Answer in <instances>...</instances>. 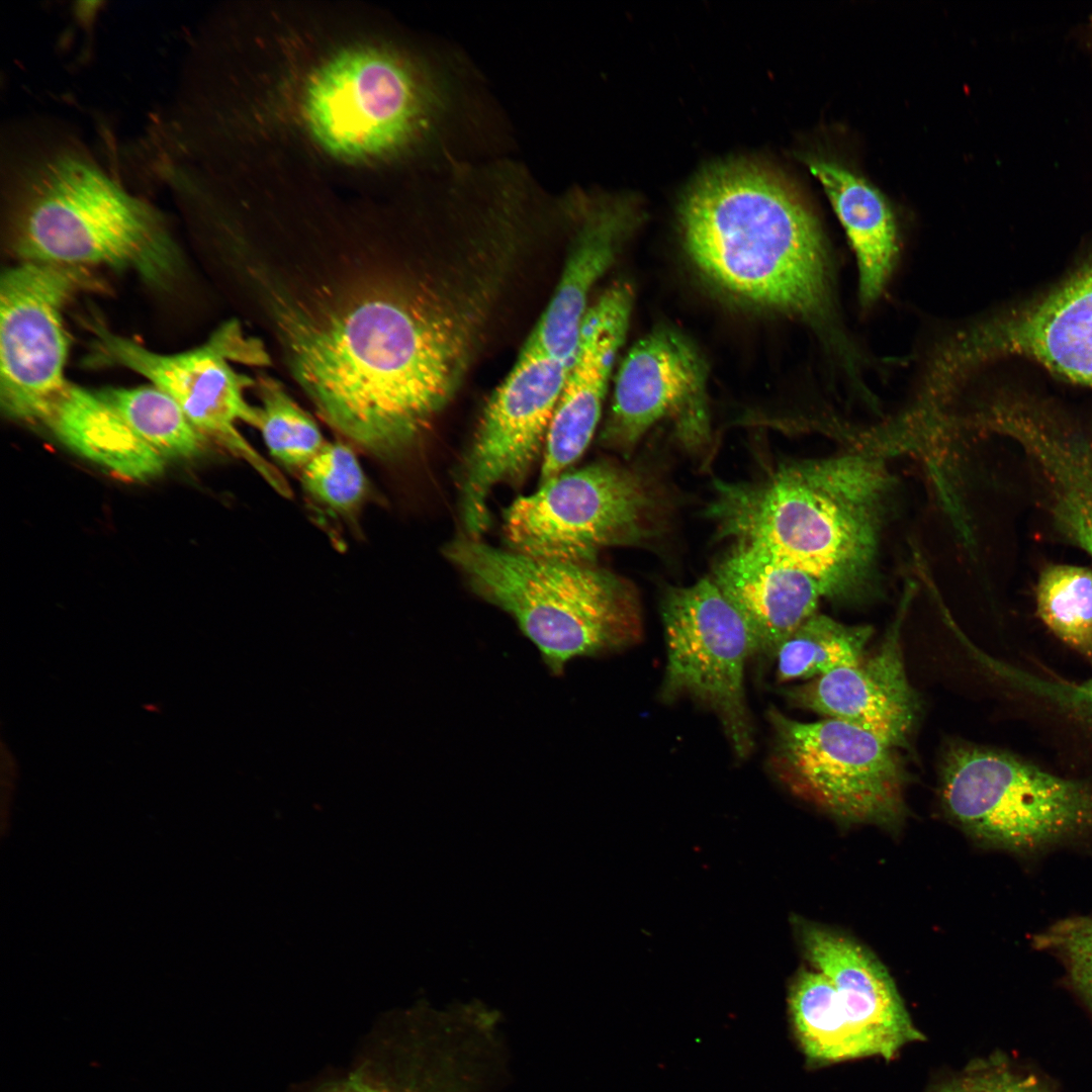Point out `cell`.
<instances>
[{
	"mask_svg": "<svg viewBox=\"0 0 1092 1092\" xmlns=\"http://www.w3.org/2000/svg\"><path fill=\"white\" fill-rule=\"evenodd\" d=\"M805 952L834 986L841 1007L874 1056L891 1059L905 1044L921 1040L886 968L867 948L834 930L801 926Z\"/></svg>",
	"mask_w": 1092,
	"mask_h": 1092,
	"instance_id": "cell-19",
	"label": "cell"
},
{
	"mask_svg": "<svg viewBox=\"0 0 1092 1092\" xmlns=\"http://www.w3.org/2000/svg\"><path fill=\"white\" fill-rule=\"evenodd\" d=\"M299 474L304 491L340 515L359 510L369 492V482L357 455L342 441H328Z\"/></svg>",
	"mask_w": 1092,
	"mask_h": 1092,
	"instance_id": "cell-29",
	"label": "cell"
},
{
	"mask_svg": "<svg viewBox=\"0 0 1092 1092\" xmlns=\"http://www.w3.org/2000/svg\"><path fill=\"white\" fill-rule=\"evenodd\" d=\"M35 423L121 478L144 481L164 470V458L97 391L70 381L44 403Z\"/></svg>",
	"mask_w": 1092,
	"mask_h": 1092,
	"instance_id": "cell-22",
	"label": "cell"
},
{
	"mask_svg": "<svg viewBox=\"0 0 1092 1092\" xmlns=\"http://www.w3.org/2000/svg\"><path fill=\"white\" fill-rule=\"evenodd\" d=\"M998 431L1021 447L1060 533L1092 556V432L1027 398L1003 411Z\"/></svg>",
	"mask_w": 1092,
	"mask_h": 1092,
	"instance_id": "cell-18",
	"label": "cell"
},
{
	"mask_svg": "<svg viewBox=\"0 0 1092 1092\" xmlns=\"http://www.w3.org/2000/svg\"><path fill=\"white\" fill-rule=\"evenodd\" d=\"M679 218L688 255L720 291L818 327L832 324L824 236L783 179L751 164L719 166L689 190Z\"/></svg>",
	"mask_w": 1092,
	"mask_h": 1092,
	"instance_id": "cell-3",
	"label": "cell"
},
{
	"mask_svg": "<svg viewBox=\"0 0 1092 1092\" xmlns=\"http://www.w3.org/2000/svg\"><path fill=\"white\" fill-rule=\"evenodd\" d=\"M444 552L476 596L512 617L555 676L573 659L614 653L641 639L635 589L604 568L539 559L465 534Z\"/></svg>",
	"mask_w": 1092,
	"mask_h": 1092,
	"instance_id": "cell-5",
	"label": "cell"
},
{
	"mask_svg": "<svg viewBox=\"0 0 1092 1092\" xmlns=\"http://www.w3.org/2000/svg\"><path fill=\"white\" fill-rule=\"evenodd\" d=\"M1033 941L1063 965L1070 983L1092 1010V913L1059 920Z\"/></svg>",
	"mask_w": 1092,
	"mask_h": 1092,
	"instance_id": "cell-30",
	"label": "cell"
},
{
	"mask_svg": "<svg viewBox=\"0 0 1092 1092\" xmlns=\"http://www.w3.org/2000/svg\"><path fill=\"white\" fill-rule=\"evenodd\" d=\"M261 405L255 426L276 462L300 472L327 444L320 427L275 380L258 384Z\"/></svg>",
	"mask_w": 1092,
	"mask_h": 1092,
	"instance_id": "cell-28",
	"label": "cell"
},
{
	"mask_svg": "<svg viewBox=\"0 0 1092 1092\" xmlns=\"http://www.w3.org/2000/svg\"><path fill=\"white\" fill-rule=\"evenodd\" d=\"M1 186L21 261L131 271L157 287L180 255L162 213L131 194L72 133L25 122L2 146Z\"/></svg>",
	"mask_w": 1092,
	"mask_h": 1092,
	"instance_id": "cell-2",
	"label": "cell"
},
{
	"mask_svg": "<svg viewBox=\"0 0 1092 1092\" xmlns=\"http://www.w3.org/2000/svg\"><path fill=\"white\" fill-rule=\"evenodd\" d=\"M96 282L89 268L20 261L0 280V403L7 417L35 423L69 381L67 303Z\"/></svg>",
	"mask_w": 1092,
	"mask_h": 1092,
	"instance_id": "cell-12",
	"label": "cell"
},
{
	"mask_svg": "<svg viewBox=\"0 0 1092 1092\" xmlns=\"http://www.w3.org/2000/svg\"><path fill=\"white\" fill-rule=\"evenodd\" d=\"M93 332L100 358L151 380L179 404L206 440L246 460L279 493H290L282 475L238 431L242 422L256 426L258 408L245 398V390L254 381L237 373L229 360L263 364L267 356L259 343L244 337L237 324L225 325L201 347L176 354L151 351L99 324Z\"/></svg>",
	"mask_w": 1092,
	"mask_h": 1092,
	"instance_id": "cell-10",
	"label": "cell"
},
{
	"mask_svg": "<svg viewBox=\"0 0 1092 1092\" xmlns=\"http://www.w3.org/2000/svg\"><path fill=\"white\" fill-rule=\"evenodd\" d=\"M770 763L795 794L850 823L892 825L905 809L906 774L897 748L849 723L794 720L768 711Z\"/></svg>",
	"mask_w": 1092,
	"mask_h": 1092,
	"instance_id": "cell-9",
	"label": "cell"
},
{
	"mask_svg": "<svg viewBox=\"0 0 1092 1092\" xmlns=\"http://www.w3.org/2000/svg\"><path fill=\"white\" fill-rule=\"evenodd\" d=\"M873 633L871 626L847 625L815 613L779 648L778 680H810L855 665L866 657Z\"/></svg>",
	"mask_w": 1092,
	"mask_h": 1092,
	"instance_id": "cell-25",
	"label": "cell"
},
{
	"mask_svg": "<svg viewBox=\"0 0 1092 1092\" xmlns=\"http://www.w3.org/2000/svg\"><path fill=\"white\" fill-rule=\"evenodd\" d=\"M634 218L633 210L622 202L588 211L551 300L523 349L572 364L590 292L614 263Z\"/></svg>",
	"mask_w": 1092,
	"mask_h": 1092,
	"instance_id": "cell-21",
	"label": "cell"
},
{
	"mask_svg": "<svg viewBox=\"0 0 1092 1092\" xmlns=\"http://www.w3.org/2000/svg\"><path fill=\"white\" fill-rule=\"evenodd\" d=\"M713 580L743 619L753 655L768 658L828 599L813 575L743 545L718 564Z\"/></svg>",
	"mask_w": 1092,
	"mask_h": 1092,
	"instance_id": "cell-20",
	"label": "cell"
},
{
	"mask_svg": "<svg viewBox=\"0 0 1092 1092\" xmlns=\"http://www.w3.org/2000/svg\"><path fill=\"white\" fill-rule=\"evenodd\" d=\"M632 301L630 287L618 283L587 309L547 433L540 483L564 472L588 446L602 414L616 355L628 330Z\"/></svg>",
	"mask_w": 1092,
	"mask_h": 1092,
	"instance_id": "cell-17",
	"label": "cell"
},
{
	"mask_svg": "<svg viewBox=\"0 0 1092 1092\" xmlns=\"http://www.w3.org/2000/svg\"><path fill=\"white\" fill-rule=\"evenodd\" d=\"M970 1092H1048L1033 1078L993 1071L967 1082Z\"/></svg>",
	"mask_w": 1092,
	"mask_h": 1092,
	"instance_id": "cell-32",
	"label": "cell"
},
{
	"mask_svg": "<svg viewBox=\"0 0 1092 1092\" xmlns=\"http://www.w3.org/2000/svg\"><path fill=\"white\" fill-rule=\"evenodd\" d=\"M1035 599L1044 625L1092 662V570L1049 565L1039 575Z\"/></svg>",
	"mask_w": 1092,
	"mask_h": 1092,
	"instance_id": "cell-27",
	"label": "cell"
},
{
	"mask_svg": "<svg viewBox=\"0 0 1092 1092\" xmlns=\"http://www.w3.org/2000/svg\"><path fill=\"white\" fill-rule=\"evenodd\" d=\"M435 83L418 64L375 47L339 50L313 67L300 90L301 124L324 152L346 162L395 155L430 127Z\"/></svg>",
	"mask_w": 1092,
	"mask_h": 1092,
	"instance_id": "cell-7",
	"label": "cell"
},
{
	"mask_svg": "<svg viewBox=\"0 0 1092 1092\" xmlns=\"http://www.w3.org/2000/svg\"><path fill=\"white\" fill-rule=\"evenodd\" d=\"M705 381L703 358L690 340L668 328L649 333L618 370L605 445L631 450L653 425L685 410L704 425Z\"/></svg>",
	"mask_w": 1092,
	"mask_h": 1092,
	"instance_id": "cell-15",
	"label": "cell"
},
{
	"mask_svg": "<svg viewBox=\"0 0 1092 1092\" xmlns=\"http://www.w3.org/2000/svg\"><path fill=\"white\" fill-rule=\"evenodd\" d=\"M790 1005L802 1046L814 1060L837 1062L874 1056L848 1021L832 983L817 970L795 980Z\"/></svg>",
	"mask_w": 1092,
	"mask_h": 1092,
	"instance_id": "cell-24",
	"label": "cell"
},
{
	"mask_svg": "<svg viewBox=\"0 0 1092 1092\" xmlns=\"http://www.w3.org/2000/svg\"><path fill=\"white\" fill-rule=\"evenodd\" d=\"M809 167L825 189L854 252L860 299L871 303L883 292L899 250L891 208L875 187L839 164L814 160Z\"/></svg>",
	"mask_w": 1092,
	"mask_h": 1092,
	"instance_id": "cell-23",
	"label": "cell"
},
{
	"mask_svg": "<svg viewBox=\"0 0 1092 1092\" xmlns=\"http://www.w3.org/2000/svg\"><path fill=\"white\" fill-rule=\"evenodd\" d=\"M570 367L522 350L488 400L457 477L459 516L468 537L479 539L488 529L493 488L521 482L538 458Z\"/></svg>",
	"mask_w": 1092,
	"mask_h": 1092,
	"instance_id": "cell-13",
	"label": "cell"
},
{
	"mask_svg": "<svg viewBox=\"0 0 1092 1092\" xmlns=\"http://www.w3.org/2000/svg\"><path fill=\"white\" fill-rule=\"evenodd\" d=\"M939 1092H970L967 1082L964 1084H952L944 1087Z\"/></svg>",
	"mask_w": 1092,
	"mask_h": 1092,
	"instance_id": "cell-33",
	"label": "cell"
},
{
	"mask_svg": "<svg viewBox=\"0 0 1092 1092\" xmlns=\"http://www.w3.org/2000/svg\"><path fill=\"white\" fill-rule=\"evenodd\" d=\"M1018 356L1092 388V261L1050 291L985 321L943 353L954 376Z\"/></svg>",
	"mask_w": 1092,
	"mask_h": 1092,
	"instance_id": "cell-14",
	"label": "cell"
},
{
	"mask_svg": "<svg viewBox=\"0 0 1092 1092\" xmlns=\"http://www.w3.org/2000/svg\"><path fill=\"white\" fill-rule=\"evenodd\" d=\"M891 488L882 460L845 454L718 482L708 513L721 536L813 575L829 600L853 603L873 583Z\"/></svg>",
	"mask_w": 1092,
	"mask_h": 1092,
	"instance_id": "cell-4",
	"label": "cell"
},
{
	"mask_svg": "<svg viewBox=\"0 0 1092 1092\" xmlns=\"http://www.w3.org/2000/svg\"><path fill=\"white\" fill-rule=\"evenodd\" d=\"M637 472L610 461L564 471L518 497L504 514L510 550L527 556L594 564L612 546L650 534L655 504Z\"/></svg>",
	"mask_w": 1092,
	"mask_h": 1092,
	"instance_id": "cell-8",
	"label": "cell"
},
{
	"mask_svg": "<svg viewBox=\"0 0 1092 1092\" xmlns=\"http://www.w3.org/2000/svg\"><path fill=\"white\" fill-rule=\"evenodd\" d=\"M97 393L164 459L191 458L201 452L206 439L179 404L155 385L104 388Z\"/></svg>",
	"mask_w": 1092,
	"mask_h": 1092,
	"instance_id": "cell-26",
	"label": "cell"
},
{
	"mask_svg": "<svg viewBox=\"0 0 1092 1092\" xmlns=\"http://www.w3.org/2000/svg\"><path fill=\"white\" fill-rule=\"evenodd\" d=\"M479 295L395 288L314 312L282 307L291 370L322 418L380 459L415 445L460 385Z\"/></svg>",
	"mask_w": 1092,
	"mask_h": 1092,
	"instance_id": "cell-1",
	"label": "cell"
},
{
	"mask_svg": "<svg viewBox=\"0 0 1092 1092\" xmlns=\"http://www.w3.org/2000/svg\"><path fill=\"white\" fill-rule=\"evenodd\" d=\"M900 626L897 621L859 663L790 687L784 696L793 706L859 727L897 749L905 747L920 702L907 676Z\"/></svg>",
	"mask_w": 1092,
	"mask_h": 1092,
	"instance_id": "cell-16",
	"label": "cell"
},
{
	"mask_svg": "<svg viewBox=\"0 0 1092 1092\" xmlns=\"http://www.w3.org/2000/svg\"><path fill=\"white\" fill-rule=\"evenodd\" d=\"M661 616L666 647L661 698L687 697L710 709L736 755L746 757L753 728L744 671L753 650L743 619L709 578L669 588Z\"/></svg>",
	"mask_w": 1092,
	"mask_h": 1092,
	"instance_id": "cell-11",
	"label": "cell"
},
{
	"mask_svg": "<svg viewBox=\"0 0 1092 1092\" xmlns=\"http://www.w3.org/2000/svg\"><path fill=\"white\" fill-rule=\"evenodd\" d=\"M321 1092H427L418 1082L395 1072L368 1064L355 1070L347 1079L325 1087Z\"/></svg>",
	"mask_w": 1092,
	"mask_h": 1092,
	"instance_id": "cell-31",
	"label": "cell"
},
{
	"mask_svg": "<svg viewBox=\"0 0 1092 1092\" xmlns=\"http://www.w3.org/2000/svg\"><path fill=\"white\" fill-rule=\"evenodd\" d=\"M946 814L979 843L1034 858L1092 842V783L1055 776L1005 752L968 743L943 753Z\"/></svg>",
	"mask_w": 1092,
	"mask_h": 1092,
	"instance_id": "cell-6",
	"label": "cell"
}]
</instances>
